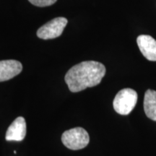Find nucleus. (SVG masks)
Here are the masks:
<instances>
[{"mask_svg": "<svg viewBox=\"0 0 156 156\" xmlns=\"http://www.w3.org/2000/svg\"><path fill=\"white\" fill-rule=\"evenodd\" d=\"M144 110L148 118L156 122V91L147 90L144 97Z\"/></svg>", "mask_w": 156, "mask_h": 156, "instance_id": "8", "label": "nucleus"}, {"mask_svg": "<svg viewBox=\"0 0 156 156\" xmlns=\"http://www.w3.org/2000/svg\"><path fill=\"white\" fill-rule=\"evenodd\" d=\"M137 93L134 90L124 88L117 93L113 102L114 110L121 115H128L132 112L136 102Z\"/></svg>", "mask_w": 156, "mask_h": 156, "instance_id": "2", "label": "nucleus"}, {"mask_svg": "<svg viewBox=\"0 0 156 156\" xmlns=\"http://www.w3.org/2000/svg\"><path fill=\"white\" fill-rule=\"evenodd\" d=\"M23 70V65L16 60L0 61V82L9 80L19 75Z\"/></svg>", "mask_w": 156, "mask_h": 156, "instance_id": "7", "label": "nucleus"}, {"mask_svg": "<svg viewBox=\"0 0 156 156\" xmlns=\"http://www.w3.org/2000/svg\"><path fill=\"white\" fill-rule=\"evenodd\" d=\"M62 141L69 149L77 151L88 145L90 136L85 129L75 127L64 132L62 136Z\"/></svg>", "mask_w": 156, "mask_h": 156, "instance_id": "3", "label": "nucleus"}, {"mask_svg": "<svg viewBox=\"0 0 156 156\" xmlns=\"http://www.w3.org/2000/svg\"><path fill=\"white\" fill-rule=\"evenodd\" d=\"M31 4L37 7H48L54 5L57 0H28Z\"/></svg>", "mask_w": 156, "mask_h": 156, "instance_id": "9", "label": "nucleus"}, {"mask_svg": "<svg viewBox=\"0 0 156 156\" xmlns=\"http://www.w3.org/2000/svg\"><path fill=\"white\" fill-rule=\"evenodd\" d=\"M136 43L142 55L150 61H156V40L148 35H141Z\"/></svg>", "mask_w": 156, "mask_h": 156, "instance_id": "6", "label": "nucleus"}, {"mask_svg": "<svg viewBox=\"0 0 156 156\" xmlns=\"http://www.w3.org/2000/svg\"><path fill=\"white\" fill-rule=\"evenodd\" d=\"M106 74L103 64L95 61L83 62L74 66L65 75V82L73 93L98 85Z\"/></svg>", "mask_w": 156, "mask_h": 156, "instance_id": "1", "label": "nucleus"}, {"mask_svg": "<svg viewBox=\"0 0 156 156\" xmlns=\"http://www.w3.org/2000/svg\"><path fill=\"white\" fill-rule=\"evenodd\" d=\"M67 23V19L65 17H59L54 18L38 29L37 36L44 40L57 38L63 33Z\"/></svg>", "mask_w": 156, "mask_h": 156, "instance_id": "4", "label": "nucleus"}, {"mask_svg": "<svg viewBox=\"0 0 156 156\" xmlns=\"http://www.w3.org/2000/svg\"><path fill=\"white\" fill-rule=\"evenodd\" d=\"M26 122L22 116L17 117L11 124L6 132L7 141H22L26 135Z\"/></svg>", "mask_w": 156, "mask_h": 156, "instance_id": "5", "label": "nucleus"}]
</instances>
